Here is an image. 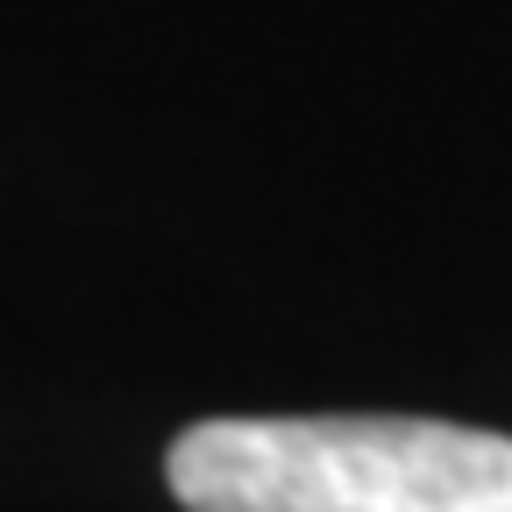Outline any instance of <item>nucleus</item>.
Wrapping results in <instances>:
<instances>
[{"label": "nucleus", "mask_w": 512, "mask_h": 512, "mask_svg": "<svg viewBox=\"0 0 512 512\" xmlns=\"http://www.w3.org/2000/svg\"><path fill=\"white\" fill-rule=\"evenodd\" d=\"M185 512H512V434L392 413H242L171 441Z\"/></svg>", "instance_id": "f257e3e1"}]
</instances>
